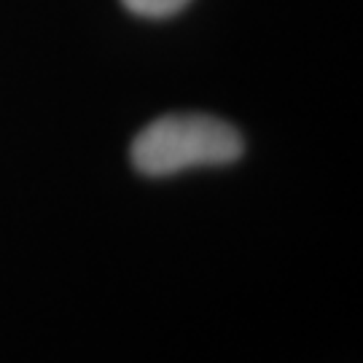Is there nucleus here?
<instances>
[{
    "instance_id": "f257e3e1",
    "label": "nucleus",
    "mask_w": 363,
    "mask_h": 363,
    "mask_svg": "<svg viewBox=\"0 0 363 363\" xmlns=\"http://www.w3.org/2000/svg\"><path fill=\"white\" fill-rule=\"evenodd\" d=\"M240 156L242 138L232 124L196 113L156 118L132 143V164L154 178L191 167L229 164Z\"/></svg>"
},
{
    "instance_id": "f03ea898",
    "label": "nucleus",
    "mask_w": 363,
    "mask_h": 363,
    "mask_svg": "<svg viewBox=\"0 0 363 363\" xmlns=\"http://www.w3.org/2000/svg\"><path fill=\"white\" fill-rule=\"evenodd\" d=\"M186 3L189 0H124V6L140 16H169L181 11Z\"/></svg>"
}]
</instances>
